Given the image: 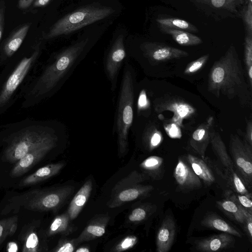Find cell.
I'll list each match as a JSON object with an SVG mask.
<instances>
[{"instance_id":"6da1fadb","label":"cell","mask_w":252,"mask_h":252,"mask_svg":"<svg viewBox=\"0 0 252 252\" xmlns=\"http://www.w3.org/2000/svg\"><path fill=\"white\" fill-rule=\"evenodd\" d=\"M247 82L241 60L233 44L216 61L211 68L208 90L216 97L237 98L243 106H252V93Z\"/></svg>"},{"instance_id":"7a4b0ae2","label":"cell","mask_w":252,"mask_h":252,"mask_svg":"<svg viewBox=\"0 0 252 252\" xmlns=\"http://www.w3.org/2000/svg\"><path fill=\"white\" fill-rule=\"evenodd\" d=\"M88 38L65 47L53 58L34 84L30 94L43 98L59 91L84 59L89 48Z\"/></svg>"},{"instance_id":"3957f363","label":"cell","mask_w":252,"mask_h":252,"mask_svg":"<svg viewBox=\"0 0 252 252\" xmlns=\"http://www.w3.org/2000/svg\"><path fill=\"white\" fill-rule=\"evenodd\" d=\"M135 72L131 64L125 63L116 106L113 133L117 137L118 153L124 156L128 151V135L134 116Z\"/></svg>"},{"instance_id":"277c9868","label":"cell","mask_w":252,"mask_h":252,"mask_svg":"<svg viewBox=\"0 0 252 252\" xmlns=\"http://www.w3.org/2000/svg\"><path fill=\"white\" fill-rule=\"evenodd\" d=\"M66 130L63 124H58L55 126H37L24 129L14 138L6 149V158L12 162L18 161L33 149L65 135Z\"/></svg>"},{"instance_id":"5b68a950","label":"cell","mask_w":252,"mask_h":252,"mask_svg":"<svg viewBox=\"0 0 252 252\" xmlns=\"http://www.w3.org/2000/svg\"><path fill=\"white\" fill-rule=\"evenodd\" d=\"M115 10L105 6H88L73 11L57 21L44 35L46 39L67 34L102 20Z\"/></svg>"},{"instance_id":"8992f818","label":"cell","mask_w":252,"mask_h":252,"mask_svg":"<svg viewBox=\"0 0 252 252\" xmlns=\"http://www.w3.org/2000/svg\"><path fill=\"white\" fill-rule=\"evenodd\" d=\"M149 179L144 173L132 171L118 182L112 188L107 206L110 208H114L145 196L153 188L141 183Z\"/></svg>"},{"instance_id":"52a82bcc","label":"cell","mask_w":252,"mask_h":252,"mask_svg":"<svg viewBox=\"0 0 252 252\" xmlns=\"http://www.w3.org/2000/svg\"><path fill=\"white\" fill-rule=\"evenodd\" d=\"M229 149L235 167L245 185L251 184L252 177V146L238 135L231 134ZM238 174H237L238 175Z\"/></svg>"},{"instance_id":"ba28073f","label":"cell","mask_w":252,"mask_h":252,"mask_svg":"<svg viewBox=\"0 0 252 252\" xmlns=\"http://www.w3.org/2000/svg\"><path fill=\"white\" fill-rule=\"evenodd\" d=\"M74 189L73 186L64 185L40 192L30 200L29 206L36 211L57 210L71 196Z\"/></svg>"},{"instance_id":"9c48e42d","label":"cell","mask_w":252,"mask_h":252,"mask_svg":"<svg viewBox=\"0 0 252 252\" xmlns=\"http://www.w3.org/2000/svg\"><path fill=\"white\" fill-rule=\"evenodd\" d=\"M126 57L124 36L120 34L113 42L103 61L104 71L112 92L117 88L119 74Z\"/></svg>"},{"instance_id":"30bf717a","label":"cell","mask_w":252,"mask_h":252,"mask_svg":"<svg viewBox=\"0 0 252 252\" xmlns=\"http://www.w3.org/2000/svg\"><path fill=\"white\" fill-rule=\"evenodd\" d=\"M139 49L142 57L151 64L189 56L185 51L158 42H144Z\"/></svg>"},{"instance_id":"8fae6325","label":"cell","mask_w":252,"mask_h":252,"mask_svg":"<svg viewBox=\"0 0 252 252\" xmlns=\"http://www.w3.org/2000/svg\"><path fill=\"white\" fill-rule=\"evenodd\" d=\"M39 53L35 50L29 58H24L9 76L0 93V107L5 105L28 73Z\"/></svg>"},{"instance_id":"7c38bea8","label":"cell","mask_w":252,"mask_h":252,"mask_svg":"<svg viewBox=\"0 0 252 252\" xmlns=\"http://www.w3.org/2000/svg\"><path fill=\"white\" fill-rule=\"evenodd\" d=\"M65 135L66 134L50 140L28 152L18 161L11 171V176H19L29 171L47 154L55 148L61 138Z\"/></svg>"},{"instance_id":"4fadbf2b","label":"cell","mask_w":252,"mask_h":252,"mask_svg":"<svg viewBox=\"0 0 252 252\" xmlns=\"http://www.w3.org/2000/svg\"><path fill=\"white\" fill-rule=\"evenodd\" d=\"M213 117H210L192 133L189 145L193 151L204 158L206 149L210 143L212 133L215 130Z\"/></svg>"},{"instance_id":"5bb4252c","label":"cell","mask_w":252,"mask_h":252,"mask_svg":"<svg viewBox=\"0 0 252 252\" xmlns=\"http://www.w3.org/2000/svg\"><path fill=\"white\" fill-rule=\"evenodd\" d=\"M173 173L177 184L182 189H193L201 187V180L195 174L186 159L178 158Z\"/></svg>"},{"instance_id":"9a60e30c","label":"cell","mask_w":252,"mask_h":252,"mask_svg":"<svg viewBox=\"0 0 252 252\" xmlns=\"http://www.w3.org/2000/svg\"><path fill=\"white\" fill-rule=\"evenodd\" d=\"M110 219V216L106 214L94 217L76 238L78 244L79 245L84 242L91 241L103 235Z\"/></svg>"},{"instance_id":"2e32d148","label":"cell","mask_w":252,"mask_h":252,"mask_svg":"<svg viewBox=\"0 0 252 252\" xmlns=\"http://www.w3.org/2000/svg\"><path fill=\"white\" fill-rule=\"evenodd\" d=\"M176 232L175 223L172 218L167 217L161 223L156 237L157 251L167 252L174 242Z\"/></svg>"},{"instance_id":"e0dca14e","label":"cell","mask_w":252,"mask_h":252,"mask_svg":"<svg viewBox=\"0 0 252 252\" xmlns=\"http://www.w3.org/2000/svg\"><path fill=\"white\" fill-rule=\"evenodd\" d=\"M234 242L232 235L224 233L198 241L196 243V249L205 252H218L229 248Z\"/></svg>"},{"instance_id":"ac0fdd59","label":"cell","mask_w":252,"mask_h":252,"mask_svg":"<svg viewBox=\"0 0 252 252\" xmlns=\"http://www.w3.org/2000/svg\"><path fill=\"white\" fill-rule=\"evenodd\" d=\"M92 182L88 180L74 196L66 211L71 220L76 218L81 212L92 190Z\"/></svg>"},{"instance_id":"d6986e66","label":"cell","mask_w":252,"mask_h":252,"mask_svg":"<svg viewBox=\"0 0 252 252\" xmlns=\"http://www.w3.org/2000/svg\"><path fill=\"white\" fill-rule=\"evenodd\" d=\"M64 162H58L46 165L27 177L23 181V186L32 185L57 175L64 167Z\"/></svg>"},{"instance_id":"ffe728a7","label":"cell","mask_w":252,"mask_h":252,"mask_svg":"<svg viewBox=\"0 0 252 252\" xmlns=\"http://www.w3.org/2000/svg\"><path fill=\"white\" fill-rule=\"evenodd\" d=\"M210 143L215 154L225 167L226 172L234 171L232 159L227 153L225 145L219 133L215 130L212 133Z\"/></svg>"},{"instance_id":"44dd1931","label":"cell","mask_w":252,"mask_h":252,"mask_svg":"<svg viewBox=\"0 0 252 252\" xmlns=\"http://www.w3.org/2000/svg\"><path fill=\"white\" fill-rule=\"evenodd\" d=\"M186 159L195 174L206 185L210 186L215 182L214 174L204 160L191 154H188Z\"/></svg>"},{"instance_id":"7402d4cb","label":"cell","mask_w":252,"mask_h":252,"mask_svg":"<svg viewBox=\"0 0 252 252\" xmlns=\"http://www.w3.org/2000/svg\"><path fill=\"white\" fill-rule=\"evenodd\" d=\"M67 212L56 216L52 221L47 231L49 236L58 234L67 236L73 233L75 227L71 223Z\"/></svg>"},{"instance_id":"603a6c76","label":"cell","mask_w":252,"mask_h":252,"mask_svg":"<svg viewBox=\"0 0 252 252\" xmlns=\"http://www.w3.org/2000/svg\"><path fill=\"white\" fill-rule=\"evenodd\" d=\"M159 28L162 33L170 35L176 43L181 46H195L202 43L201 38L191 32L169 28Z\"/></svg>"},{"instance_id":"cb8c5ba5","label":"cell","mask_w":252,"mask_h":252,"mask_svg":"<svg viewBox=\"0 0 252 252\" xmlns=\"http://www.w3.org/2000/svg\"><path fill=\"white\" fill-rule=\"evenodd\" d=\"M30 28V24L23 25L10 36L3 47L4 53L7 57L12 56L19 48L27 35Z\"/></svg>"},{"instance_id":"d4e9b609","label":"cell","mask_w":252,"mask_h":252,"mask_svg":"<svg viewBox=\"0 0 252 252\" xmlns=\"http://www.w3.org/2000/svg\"><path fill=\"white\" fill-rule=\"evenodd\" d=\"M159 28L183 30L191 33L198 32V28L191 23L178 18L161 16L156 19Z\"/></svg>"},{"instance_id":"484cf974","label":"cell","mask_w":252,"mask_h":252,"mask_svg":"<svg viewBox=\"0 0 252 252\" xmlns=\"http://www.w3.org/2000/svg\"><path fill=\"white\" fill-rule=\"evenodd\" d=\"M201 224L208 228L216 229L238 237L241 234L219 216L210 215L204 218Z\"/></svg>"},{"instance_id":"4316f807","label":"cell","mask_w":252,"mask_h":252,"mask_svg":"<svg viewBox=\"0 0 252 252\" xmlns=\"http://www.w3.org/2000/svg\"><path fill=\"white\" fill-rule=\"evenodd\" d=\"M139 166L149 177L157 180L161 177L163 159L158 156H152L144 159Z\"/></svg>"},{"instance_id":"83f0119b","label":"cell","mask_w":252,"mask_h":252,"mask_svg":"<svg viewBox=\"0 0 252 252\" xmlns=\"http://www.w3.org/2000/svg\"><path fill=\"white\" fill-rule=\"evenodd\" d=\"M245 0H210L208 4L215 9L226 11L239 17V11Z\"/></svg>"},{"instance_id":"f1b7e54d","label":"cell","mask_w":252,"mask_h":252,"mask_svg":"<svg viewBox=\"0 0 252 252\" xmlns=\"http://www.w3.org/2000/svg\"><path fill=\"white\" fill-rule=\"evenodd\" d=\"M217 204L226 214L237 222L245 224V218L240 205L229 199L218 201Z\"/></svg>"},{"instance_id":"f546056e","label":"cell","mask_w":252,"mask_h":252,"mask_svg":"<svg viewBox=\"0 0 252 252\" xmlns=\"http://www.w3.org/2000/svg\"><path fill=\"white\" fill-rule=\"evenodd\" d=\"M142 142L149 151L158 147L162 141L161 133L152 126L146 127L142 135Z\"/></svg>"},{"instance_id":"4dcf8cb0","label":"cell","mask_w":252,"mask_h":252,"mask_svg":"<svg viewBox=\"0 0 252 252\" xmlns=\"http://www.w3.org/2000/svg\"><path fill=\"white\" fill-rule=\"evenodd\" d=\"M244 56L248 81L252 87V35L245 33L244 38Z\"/></svg>"},{"instance_id":"1f68e13d","label":"cell","mask_w":252,"mask_h":252,"mask_svg":"<svg viewBox=\"0 0 252 252\" xmlns=\"http://www.w3.org/2000/svg\"><path fill=\"white\" fill-rule=\"evenodd\" d=\"M226 174L228 184L237 194L251 197V193H249L246 185L235 170L226 172Z\"/></svg>"},{"instance_id":"d6a6232c","label":"cell","mask_w":252,"mask_h":252,"mask_svg":"<svg viewBox=\"0 0 252 252\" xmlns=\"http://www.w3.org/2000/svg\"><path fill=\"white\" fill-rule=\"evenodd\" d=\"M245 28V33L252 35V2H245L239 11Z\"/></svg>"},{"instance_id":"836d02e7","label":"cell","mask_w":252,"mask_h":252,"mask_svg":"<svg viewBox=\"0 0 252 252\" xmlns=\"http://www.w3.org/2000/svg\"><path fill=\"white\" fill-rule=\"evenodd\" d=\"M137 242L138 238L136 236L127 235L112 248L111 251L113 252H122L130 250L135 246Z\"/></svg>"},{"instance_id":"e575fe53","label":"cell","mask_w":252,"mask_h":252,"mask_svg":"<svg viewBox=\"0 0 252 252\" xmlns=\"http://www.w3.org/2000/svg\"><path fill=\"white\" fill-rule=\"evenodd\" d=\"M79 245L74 239H60L57 246L53 249L54 252H74L77 246Z\"/></svg>"},{"instance_id":"d590c367","label":"cell","mask_w":252,"mask_h":252,"mask_svg":"<svg viewBox=\"0 0 252 252\" xmlns=\"http://www.w3.org/2000/svg\"><path fill=\"white\" fill-rule=\"evenodd\" d=\"M209 58V54H207L191 62L186 67L184 73L186 74H191L197 72L205 65Z\"/></svg>"},{"instance_id":"8d00e7d4","label":"cell","mask_w":252,"mask_h":252,"mask_svg":"<svg viewBox=\"0 0 252 252\" xmlns=\"http://www.w3.org/2000/svg\"><path fill=\"white\" fill-rule=\"evenodd\" d=\"M147 209L143 207L139 206L133 209L129 214L127 218L128 222L137 223L144 220L147 217Z\"/></svg>"},{"instance_id":"74e56055","label":"cell","mask_w":252,"mask_h":252,"mask_svg":"<svg viewBox=\"0 0 252 252\" xmlns=\"http://www.w3.org/2000/svg\"><path fill=\"white\" fill-rule=\"evenodd\" d=\"M39 239L34 232L30 233L26 238L23 252H35L38 251Z\"/></svg>"},{"instance_id":"f35d334b","label":"cell","mask_w":252,"mask_h":252,"mask_svg":"<svg viewBox=\"0 0 252 252\" xmlns=\"http://www.w3.org/2000/svg\"><path fill=\"white\" fill-rule=\"evenodd\" d=\"M229 199L237 203L249 212L251 213L252 212V201L251 197L237 194L236 195H232V196L229 197Z\"/></svg>"},{"instance_id":"ab89813d","label":"cell","mask_w":252,"mask_h":252,"mask_svg":"<svg viewBox=\"0 0 252 252\" xmlns=\"http://www.w3.org/2000/svg\"><path fill=\"white\" fill-rule=\"evenodd\" d=\"M241 209L245 218V224H246L247 232L249 237L251 238L252 237V213L242 206Z\"/></svg>"},{"instance_id":"60d3db41","label":"cell","mask_w":252,"mask_h":252,"mask_svg":"<svg viewBox=\"0 0 252 252\" xmlns=\"http://www.w3.org/2000/svg\"><path fill=\"white\" fill-rule=\"evenodd\" d=\"M165 130L169 136L172 138H179L181 137V132L179 127L174 124H169L165 126Z\"/></svg>"},{"instance_id":"b9f144b4","label":"cell","mask_w":252,"mask_h":252,"mask_svg":"<svg viewBox=\"0 0 252 252\" xmlns=\"http://www.w3.org/2000/svg\"><path fill=\"white\" fill-rule=\"evenodd\" d=\"M5 6L3 0L0 1V40L4 32Z\"/></svg>"},{"instance_id":"7bdbcfd3","label":"cell","mask_w":252,"mask_h":252,"mask_svg":"<svg viewBox=\"0 0 252 252\" xmlns=\"http://www.w3.org/2000/svg\"><path fill=\"white\" fill-rule=\"evenodd\" d=\"M8 219L0 220V244L8 236Z\"/></svg>"},{"instance_id":"ee69618b","label":"cell","mask_w":252,"mask_h":252,"mask_svg":"<svg viewBox=\"0 0 252 252\" xmlns=\"http://www.w3.org/2000/svg\"><path fill=\"white\" fill-rule=\"evenodd\" d=\"M17 228V218L14 217L8 219V236L13 235L16 232Z\"/></svg>"},{"instance_id":"f6af8a7d","label":"cell","mask_w":252,"mask_h":252,"mask_svg":"<svg viewBox=\"0 0 252 252\" xmlns=\"http://www.w3.org/2000/svg\"><path fill=\"white\" fill-rule=\"evenodd\" d=\"M244 139L250 146H252V122L251 120L247 123L246 133Z\"/></svg>"},{"instance_id":"bcb514c9","label":"cell","mask_w":252,"mask_h":252,"mask_svg":"<svg viewBox=\"0 0 252 252\" xmlns=\"http://www.w3.org/2000/svg\"><path fill=\"white\" fill-rule=\"evenodd\" d=\"M34 0H19L18 7L21 9H27L33 3Z\"/></svg>"},{"instance_id":"7dc6e473","label":"cell","mask_w":252,"mask_h":252,"mask_svg":"<svg viewBox=\"0 0 252 252\" xmlns=\"http://www.w3.org/2000/svg\"><path fill=\"white\" fill-rule=\"evenodd\" d=\"M51 0H34L33 2L34 7H42L46 5Z\"/></svg>"},{"instance_id":"c3c4849f","label":"cell","mask_w":252,"mask_h":252,"mask_svg":"<svg viewBox=\"0 0 252 252\" xmlns=\"http://www.w3.org/2000/svg\"><path fill=\"white\" fill-rule=\"evenodd\" d=\"M7 251L8 252H17L18 251V246L14 242H10L7 245Z\"/></svg>"},{"instance_id":"681fc988","label":"cell","mask_w":252,"mask_h":252,"mask_svg":"<svg viewBox=\"0 0 252 252\" xmlns=\"http://www.w3.org/2000/svg\"><path fill=\"white\" fill-rule=\"evenodd\" d=\"M90 248L87 246H81L74 251L75 252H90Z\"/></svg>"},{"instance_id":"f907efd6","label":"cell","mask_w":252,"mask_h":252,"mask_svg":"<svg viewBox=\"0 0 252 252\" xmlns=\"http://www.w3.org/2000/svg\"><path fill=\"white\" fill-rule=\"evenodd\" d=\"M194 0L198 3H201L202 4H208L210 0Z\"/></svg>"},{"instance_id":"816d5d0a","label":"cell","mask_w":252,"mask_h":252,"mask_svg":"<svg viewBox=\"0 0 252 252\" xmlns=\"http://www.w3.org/2000/svg\"><path fill=\"white\" fill-rule=\"evenodd\" d=\"M245 2H252V0H245Z\"/></svg>"}]
</instances>
